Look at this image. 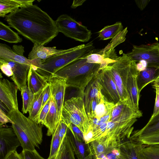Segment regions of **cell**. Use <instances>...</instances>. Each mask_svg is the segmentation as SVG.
<instances>
[{
	"instance_id": "43",
	"label": "cell",
	"mask_w": 159,
	"mask_h": 159,
	"mask_svg": "<svg viewBox=\"0 0 159 159\" xmlns=\"http://www.w3.org/2000/svg\"><path fill=\"white\" fill-rule=\"evenodd\" d=\"M0 124H5L8 122L12 123V121L8 117L7 114L1 109L0 110Z\"/></svg>"
},
{
	"instance_id": "9",
	"label": "cell",
	"mask_w": 159,
	"mask_h": 159,
	"mask_svg": "<svg viewBox=\"0 0 159 159\" xmlns=\"http://www.w3.org/2000/svg\"><path fill=\"white\" fill-rule=\"evenodd\" d=\"M133 60L144 61L147 67L159 68V43L133 45L131 51L126 53Z\"/></svg>"
},
{
	"instance_id": "23",
	"label": "cell",
	"mask_w": 159,
	"mask_h": 159,
	"mask_svg": "<svg viewBox=\"0 0 159 159\" xmlns=\"http://www.w3.org/2000/svg\"><path fill=\"white\" fill-rule=\"evenodd\" d=\"M159 131V112L151 117L147 124L142 129L132 133L129 139L134 141L139 138L153 134Z\"/></svg>"
},
{
	"instance_id": "4",
	"label": "cell",
	"mask_w": 159,
	"mask_h": 159,
	"mask_svg": "<svg viewBox=\"0 0 159 159\" xmlns=\"http://www.w3.org/2000/svg\"><path fill=\"white\" fill-rule=\"evenodd\" d=\"M12 121L11 126L19 139L23 150L39 148L43 141V125L26 117L18 109L7 114Z\"/></svg>"
},
{
	"instance_id": "1",
	"label": "cell",
	"mask_w": 159,
	"mask_h": 159,
	"mask_svg": "<svg viewBox=\"0 0 159 159\" xmlns=\"http://www.w3.org/2000/svg\"><path fill=\"white\" fill-rule=\"evenodd\" d=\"M9 26L34 44L44 45L59 32L55 21L38 6L20 8L5 17Z\"/></svg>"
},
{
	"instance_id": "24",
	"label": "cell",
	"mask_w": 159,
	"mask_h": 159,
	"mask_svg": "<svg viewBox=\"0 0 159 159\" xmlns=\"http://www.w3.org/2000/svg\"><path fill=\"white\" fill-rule=\"evenodd\" d=\"M60 122L55 102L52 97L50 109L46 117L44 124L48 129L47 133V136H50L53 134Z\"/></svg>"
},
{
	"instance_id": "25",
	"label": "cell",
	"mask_w": 159,
	"mask_h": 159,
	"mask_svg": "<svg viewBox=\"0 0 159 159\" xmlns=\"http://www.w3.org/2000/svg\"><path fill=\"white\" fill-rule=\"evenodd\" d=\"M159 74V68L147 67L144 70L139 71L137 77V82L139 92L148 84L154 81Z\"/></svg>"
},
{
	"instance_id": "32",
	"label": "cell",
	"mask_w": 159,
	"mask_h": 159,
	"mask_svg": "<svg viewBox=\"0 0 159 159\" xmlns=\"http://www.w3.org/2000/svg\"><path fill=\"white\" fill-rule=\"evenodd\" d=\"M21 91L23 100L22 110L24 113L28 112L30 106L34 98V94L30 90L27 85L23 87Z\"/></svg>"
},
{
	"instance_id": "35",
	"label": "cell",
	"mask_w": 159,
	"mask_h": 159,
	"mask_svg": "<svg viewBox=\"0 0 159 159\" xmlns=\"http://www.w3.org/2000/svg\"><path fill=\"white\" fill-rule=\"evenodd\" d=\"M127 32V27H126L112 39L107 46L110 48L114 49L118 45L125 41L126 39L125 36Z\"/></svg>"
},
{
	"instance_id": "33",
	"label": "cell",
	"mask_w": 159,
	"mask_h": 159,
	"mask_svg": "<svg viewBox=\"0 0 159 159\" xmlns=\"http://www.w3.org/2000/svg\"><path fill=\"white\" fill-rule=\"evenodd\" d=\"M59 125L52 135L51 143L50 152L48 159H54L61 145L60 139L59 135Z\"/></svg>"
},
{
	"instance_id": "47",
	"label": "cell",
	"mask_w": 159,
	"mask_h": 159,
	"mask_svg": "<svg viewBox=\"0 0 159 159\" xmlns=\"http://www.w3.org/2000/svg\"><path fill=\"white\" fill-rule=\"evenodd\" d=\"M152 87L154 88L155 87L159 88V81H155L152 85Z\"/></svg>"
},
{
	"instance_id": "28",
	"label": "cell",
	"mask_w": 159,
	"mask_h": 159,
	"mask_svg": "<svg viewBox=\"0 0 159 159\" xmlns=\"http://www.w3.org/2000/svg\"><path fill=\"white\" fill-rule=\"evenodd\" d=\"M115 106V104L107 101L102 95L100 102L96 107L93 118L99 120L104 116L111 115Z\"/></svg>"
},
{
	"instance_id": "30",
	"label": "cell",
	"mask_w": 159,
	"mask_h": 159,
	"mask_svg": "<svg viewBox=\"0 0 159 159\" xmlns=\"http://www.w3.org/2000/svg\"><path fill=\"white\" fill-rule=\"evenodd\" d=\"M142 144L140 151L142 159H159V144Z\"/></svg>"
},
{
	"instance_id": "22",
	"label": "cell",
	"mask_w": 159,
	"mask_h": 159,
	"mask_svg": "<svg viewBox=\"0 0 159 159\" xmlns=\"http://www.w3.org/2000/svg\"><path fill=\"white\" fill-rule=\"evenodd\" d=\"M142 144L127 139L119 145L123 159H142L140 149Z\"/></svg>"
},
{
	"instance_id": "34",
	"label": "cell",
	"mask_w": 159,
	"mask_h": 159,
	"mask_svg": "<svg viewBox=\"0 0 159 159\" xmlns=\"http://www.w3.org/2000/svg\"><path fill=\"white\" fill-rule=\"evenodd\" d=\"M132 141L144 145L159 144V131Z\"/></svg>"
},
{
	"instance_id": "18",
	"label": "cell",
	"mask_w": 159,
	"mask_h": 159,
	"mask_svg": "<svg viewBox=\"0 0 159 159\" xmlns=\"http://www.w3.org/2000/svg\"><path fill=\"white\" fill-rule=\"evenodd\" d=\"M116 61L110 63L106 67L116 84L119 95L120 101L129 107V97L118 70Z\"/></svg>"
},
{
	"instance_id": "39",
	"label": "cell",
	"mask_w": 159,
	"mask_h": 159,
	"mask_svg": "<svg viewBox=\"0 0 159 159\" xmlns=\"http://www.w3.org/2000/svg\"><path fill=\"white\" fill-rule=\"evenodd\" d=\"M102 95H103L101 93V91L99 92L98 95L95 97L92 101L91 105L90 116V118L89 119V122L93 117L94 111L96 107L97 106L100 102Z\"/></svg>"
},
{
	"instance_id": "8",
	"label": "cell",
	"mask_w": 159,
	"mask_h": 159,
	"mask_svg": "<svg viewBox=\"0 0 159 159\" xmlns=\"http://www.w3.org/2000/svg\"><path fill=\"white\" fill-rule=\"evenodd\" d=\"M55 21L59 32L68 37L83 42H88L91 38V30L68 15H61Z\"/></svg>"
},
{
	"instance_id": "20",
	"label": "cell",
	"mask_w": 159,
	"mask_h": 159,
	"mask_svg": "<svg viewBox=\"0 0 159 159\" xmlns=\"http://www.w3.org/2000/svg\"><path fill=\"white\" fill-rule=\"evenodd\" d=\"M48 80L34 70L32 66H30L27 77V86L33 94L44 89L49 84Z\"/></svg>"
},
{
	"instance_id": "46",
	"label": "cell",
	"mask_w": 159,
	"mask_h": 159,
	"mask_svg": "<svg viewBox=\"0 0 159 159\" xmlns=\"http://www.w3.org/2000/svg\"><path fill=\"white\" fill-rule=\"evenodd\" d=\"M86 1L85 0H74L72 5L71 6V8H75L78 6L82 5L84 2Z\"/></svg>"
},
{
	"instance_id": "42",
	"label": "cell",
	"mask_w": 159,
	"mask_h": 159,
	"mask_svg": "<svg viewBox=\"0 0 159 159\" xmlns=\"http://www.w3.org/2000/svg\"><path fill=\"white\" fill-rule=\"evenodd\" d=\"M156 89V98L153 114L151 116H155L159 112V88H154Z\"/></svg>"
},
{
	"instance_id": "12",
	"label": "cell",
	"mask_w": 159,
	"mask_h": 159,
	"mask_svg": "<svg viewBox=\"0 0 159 159\" xmlns=\"http://www.w3.org/2000/svg\"><path fill=\"white\" fill-rule=\"evenodd\" d=\"M97 75L102 87V94L108 102L115 104L117 103L120 100L119 93L107 67L99 71Z\"/></svg>"
},
{
	"instance_id": "6",
	"label": "cell",
	"mask_w": 159,
	"mask_h": 159,
	"mask_svg": "<svg viewBox=\"0 0 159 159\" xmlns=\"http://www.w3.org/2000/svg\"><path fill=\"white\" fill-rule=\"evenodd\" d=\"M116 63L129 97V107L142 116V113L139 108L140 93L137 82L139 71L136 62L123 53L117 58Z\"/></svg>"
},
{
	"instance_id": "3",
	"label": "cell",
	"mask_w": 159,
	"mask_h": 159,
	"mask_svg": "<svg viewBox=\"0 0 159 159\" xmlns=\"http://www.w3.org/2000/svg\"><path fill=\"white\" fill-rule=\"evenodd\" d=\"M84 56L73 61L53 74L52 76L66 80V88H73L83 97L89 83L100 70L101 65L87 62Z\"/></svg>"
},
{
	"instance_id": "7",
	"label": "cell",
	"mask_w": 159,
	"mask_h": 159,
	"mask_svg": "<svg viewBox=\"0 0 159 159\" xmlns=\"http://www.w3.org/2000/svg\"><path fill=\"white\" fill-rule=\"evenodd\" d=\"M61 120L67 126L71 123L76 125L85 136L90 123L86 113L83 98L73 97L66 101L62 109Z\"/></svg>"
},
{
	"instance_id": "5",
	"label": "cell",
	"mask_w": 159,
	"mask_h": 159,
	"mask_svg": "<svg viewBox=\"0 0 159 159\" xmlns=\"http://www.w3.org/2000/svg\"><path fill=\"white\" fill-rule=\"evenodd\" d=\"M98 51L95 48L92 42L80 45L67 49L61 54L41 60L36 71L48 80L54 73L73 61Z\"/></svg>"
},
{
	"instance_id": "27",
	"label": "cell",
	"mask_w": 159,
	"mask_h": 159,
	"mask_svg": "<svg viewBox=\"0 0 159 159\" xmlns=\"http://www.w3.org/2000/svg\"><path fill=\"white\" fill-rule=\"evenodd\" d=\"M0 39L10 43H17L22 41L18 34L12 30L9 26L0 22Z\"/></svg>"
},
{
	"instance_id": "49",
	"label": "cell",
	"mask_w": 159,
	"mask_h": 159,
	"mask_svg": "<svg viewBox=\"0 0 159 159\" xmlns=\"http://www.w3.org/2000/svg\"><path fill=\"white\" fill-rule=\"evenodd\" d=\"M95 159H100V158H99L97 157Z\"/></svg>"
},
{
	"instance_id": "44",
	"label": "cell",
	"mask_w": 159,
	"mask_h": 159,
	"mask_svg": "<svg viewBox=\"0 0 159 159\" xmlns=\"http://www.w3.org/2000/svg\"><path fill=\"white\" fill-rule=\"evenodd\" d=\"M7 159H25L22 152L18 153L16 151L11 152Z\"/></svg>"
},
{
	"instance_id": "41",
	"label": "cell",
	"mask_w": 159,
	"mask_h": 159,
	"mask_svg": "<svg viewBox=\"0 0 159 159\" xmlns=\"http://www.w3.org/2000/svg\"><path fill=\"white\" fill-rule=\"evenodd\" d=\"M51 96V88L49 83L43 89V103L41 110L47 102Z\"/></svg>"
},
{
	"instance_id": "14",
	"label": "cell",
	"mask_w": 159,
	"mask_h": 159,
	"mask_svg": "<svg viewBox=\"0 0 159 159\" xmlns=\"http://www.w3.org/2000/svg\"><path fill=\"white\" fill-rule=\"evenodd\" d=\"M48 80L52 96L55 101L57 112L61 121L66 88V80L52 75L49 78Z\"/></svg>"
},
{
	"instance_id": "11",
	"label": "cell",
	"mask_w": 159,
	"mask_h": 159,
	"mask_svg": "<svg viewBox=\"0 0 159 159\" xmlns=\"http://www.w3.org/2000/svg\"><path fill=\"white\" fill-rule=\"evenodd\" d=\"M24 47L22 45H13L12 48L5 44L0 43V58L19 63L33 66L36 69L39 59H29L24 56Z\"/></svg>"
},
{
	"instance_id": "26",
	"label": "cell",
	"mask_w": 159,
	"mask_h": 159,
	"mask_svg": "<svg viewBox=\"0 0 159 159\" xmlns=\"http://www.w3.org/2000/svg\"><path fill=\"white\" fill-rule=\"evenodd\" d=\"M121 22H117L113 25L104 27L98 32V37L101 40H105L115 37L123 30Z\"/></svg>"
},
{
	"instance_id": "31",
	"label": "cell",
	"mask_w": 159,
	"mask_h": 159,
	"mask_svg": "<svg viewBox=\"0 0 159 159\" xmlns=\"http://www.w3.org/2000/svg\"><path fill=\"white\" fill-rule=\"evenodd\" d=\"M99 50L87 56V61L89 63L100 64L101 65L100 70L105 68L110 63L115 61L118 57L115 59H104L103 56L99 52Z\"/></svg>"
},
{
	"instance_id": "21",
	"label": "cell",
	"mask_w": 159,
	"mask_h": 159,
	"mask_svg": "<svg viewBox=\"0 0 159 159\" xmlns=\"http://www.w3.org/2000/svg\"><path fill=\"white\" fill-rule=\"evenodd\" d=\"M34 0H0V16L5 17L10 13L21 8L33 5Z\"/></svg>"
},
{
	"instance_id": "37",
	"label": "cell",
	"mask_w": 159,
	"mask_h": 159,
	"mask_svg": "<svg viewBox=\"0 0 159 159\" xmlns=\"http://www.w3.org/2000/svg\"><path fill=\"white\" fill-rule=\"evenodd\" d=\"M22 152L25 159H46L41 156L35 149L34 150H23Z\"/></svg>"
},
{
	"instance_id": "29",
	"label": "cell",
	"mask_w": 159,
	"mask_h": 159,
	"mask_svg": "<svg viewBox=\"0 0 159 159\" xmlns=\"http://www.w3.org/2000/svg\"><path fill=\"white\" fill-rule=\"evenodd\" d=\"M43 89L34 94V99L28 111V118L36 122L42 107Z\"/></svg>"
},
{
	"instance_id": "2",
	"label": "cell",
	"mask_w": 159,
	"mask_h": 159,
	"mask_svg": "<svg viewBox=\"0 0 159 159\" xmlns=\"http://www.w3.org/2000/svg\"><path fill=\"white\" fill-rule=\"evenodd\" d=\"M141 116L120 101L113 108L110 119L106 122L105 130L98 140L90 143L102 145L105 153L118 147L121 142L129 139L133 125Z\"/></svg>"
},
{
	"instance_id": "38",
	"label": "cell",
	"mask_w": 159,
	"mask_h": 159,
	"mask_svg": "<svg viewBox=\"0 0 159 159\" xmlns=\"http://www.w3.org/2000/svg\"><path fill=\"white\" fill-rule=\"evenodd\" d=\"M0 68L2 72L7 76L11 77L13 73L9 65L0 58Z\"/></svg>"
},
{
	"instance_id": "15",
	"label": "cell",
	"mask_w": 159,
	"mask_h": 159,
	"mask_svg": "<svg viewBox=\"0 0 159 159\" xmlns=\"http://www.w3.org/2000/svg\"><path fill=\"white\" fill-rule=\"evenodd\" d=\"M0 58L10 65L13 73L11 79L21 91L22 88L26 85L28 72L31 66Z\"/></svg>"
},
{
	"instance_id": "13",
	"label": "cell",
	"mask_w": 159,
	"mask_h": 159,
	"mask_svg": "<svg viewBox=\"0 0 159 159\" xmlns=\"http://www.w3.org/2000/svg\"><path fill=\"white\" fill-rule=\"evenodd\" d=\"M18 88L13 82L6 79L0 80V100L9 111L18 109L17 99Z\"/></svg>"
},
{
	"instance_id": "36",
	"label": "cell",
	"mask_w": 159,
	"mask_h": 159,
	"mask_svg": "<svg viewBox=\"0 0 159 159\" xmlns=\"http://www.w3.org/2000/svg\"><path fill=\"white\" fill-rule=\"evenodd\" d=\"M52 98V97L51 96L47 102L41 110L36 121L37 123L44 125L46 117L50 109Z\"/></svg>"
},
{
	"instance_id": "17",
	"label": "cell",
	"mask_w": 159,
	"mask_h": 159,
	"mask_svg": "<svg viewBox=\"0 0 159 159\" xmlns=\"http://www.w3.org/2000/svg\"><path fill=\"white\" fill-rule=\"evenodd\" d=\"M66 49H57L56 47H46L34 44L31 51L30 52L28 58L32 60L40 59L45 60L54 56L61 54L65 52Z\"/></svg>"
},
{
	"instance_id": "48",
	"label": "cell",
	"mask_w": 159,
	"mask_h": 159,
	"mask_svg": "<svg viewBox=\"0 0 159 159\" xmlns=\"http://www.w3.org/2000/svg\"><path fill=\"white\" fill-rule=\"evenodd\" d=\"M155 81H159V74Z\"/></svg>"
},
{
	"instance_id": "40",
	"label": "cell",
	"mask_w": 159,
	"mask_h": 159,
	"mask_svg": "<svg viewBox=\"0 0 159 159\" xmlns=\"http://www.w3.org/2000/svg\"><path fill=\"white\" fill-rule=\"evenodd\" d=\"M68 128L67 125L63 121L61 120L59 125V135L60 139V145L66 134Z\"/></svg>"
},
{
	"instance_id": "10",
	"label": "cell",
	"mask_w": 159,
	"mask_h": 159,
	"mask_svg": "<svg viewBox=\"0 0 159 159\" xmlns=\"http://www.w3.org/2000/svg\"><path fill=\"white\" fill-rule=\"evenodd\" d=\"M21 143L12 127L0 124V159H7Z\"/></svg>"
},
{
	"instance_id": "19",
	"label": "cell",
	"mask_w": 159,
	"mask_h": 159,
	"mask_svg": "<svg viewBox=\"0 0 159 159\" xmlns=\"http://www.w3.org/2000/svg\"><path fill=\"white\" fill-rule=\"evenodd\" d=\"M74 145L73 138L68 128L54 159H75Z\"/></svg>"
},
{
	"instance_id": "45",
	"label": "cell",
	"mask_w": 159,
	"mask_h": 159,
	"mask_svg": "<svg viewBox=\"0 0 159 159\" xmlns=\"http://www.w3.org/2000/svg\"><path fill=\"white\" fill-rule=\"evenodd\" d=\"M150 0H135V2L141 10H143L147 6Z\"/></svg>"
},
{
	"instance_id": "16",
	"label": "cell",
	"mask_w": 159,
	"mask_h": 159,
	"mask_svg": "<svg viewBox=\"0 0 159 159\" xmlns=\"http://www.w3.org/2000/svg\"><path fill=\"white\" fill-rule=\"evenodd\" d=\"M97 74L86 86L84 93V106L89 119L90 116L92 101L98 95L99 92L101 91L102 89Z\"/></svg>"
}]
</instances>
